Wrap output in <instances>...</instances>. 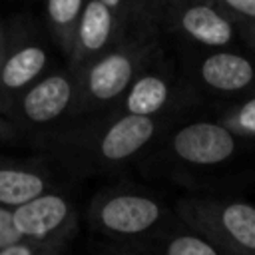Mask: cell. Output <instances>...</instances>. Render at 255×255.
I'll return each instance as SVG.
<instances>
[{
    "label": "cell",
    "instance_id": "ac0fdd59",
    "mask_svg": "<svg viewBox=\"0 0 255 255\" xmlns=\"http://www.w3.org/2000/svg\"><path fill=\"white\" fill-rule=\"evenodd\" d=\"M20 239H22V235L14 225L12 213L0 207V249L16 245V243H20Z\"/></svg>",
    "mask_w": 255,
    "mask_h": 255
},
{
    "label": "cell",
    "instance_id": "2e32d148",
    "mask_svg": "<svg viewBox=\"0 0 255 255\" xmlns=\"http://www.w3.org/2000/svg\"><path fill=\"white\" fill-rule=\"evenodd\" d=\"M233 133H247V135H255V98L247 100L243 106H239L225 124Z\"/></svg>",
    "mask_w": 255,
    "mask_h": 255
},
{
    "label": "cell",
    "instance_id": "30bf717a",
    "mask_svg": "<svg viewBox=\"0 0 255 255\" xmlns=\"http://www.w3.org/2000/svg\"><path fill=\"white\" fill-rule=\"evenodd\" d=\"M74 96L72 84L66 76H48L42 82H38L22 100L24 114L36 122V124H46L56 118H60L66 108L70 106Z\"/></svg>",
    "mask_w": 255,
    "mask_h": 255
},
{
    "label": "cell",
    "instance_id": "8992f818",
    "mask_svg": "<svg viewBox=\"0 0 255 255\" xmlns=\"http://www.w3.org/2000/svg\"><path fill=\"white\" fill-rule=\"evenodd\" d=\"M155 129L157 122L153 118L124 114L104 129L98 141L100 157L108 163H124L151 141Z\"/></svg>",
    "mask_w": 255,
    "mask_h": 255
},
{
    "label": "cell",
    "instance_id": "7402d4cb",
    "mask_svg": "<svg viewBox=\"0 0 255 255\" xmlns=\"http://www.w3.org/2000/svg\"><path fill=\"white\" fill-rule=\"evenodd\" d=\"M141 2H143V0H141Z\"/></svg>",
    "mask_w": 255,
    "mask_h": 255
},
{
    "label": "cell",
    "instance_id": "3957f363",
    "mask_svg": "<svg viewBox=\"0 0 255 255\" xmlns=\"http://www.w3.org/2000/svg\"><path fill=\"white\" fill-rule=\"evenodd\" d=\"M163 18L183 38L205 48H225L235 40V26L211 0H159Z\"/></svg>",
    "mask_w": 255,
    "mask_h": 255
},
{
    "label": "cell",
    "instance_id": "8fae6325",
    "mask_svg": "<svg viewBox=\"0 0 255 255\" xmlns=\"http://www.w3.org/2000/svg\"><path fill=\"white\" fill-rule=\"evenodd\" d=\"M171 98V88L165 76L155 72H141L124 96V110L129 116L153 118Z\"/></svg>",
    "mask_w": 255,
    "mask_h": 255
},
{
    "label": "cell",
    "instance_id": "9a60e30c",
    "mask_svg": "<svg viewBox=\"0 0 255 255\" xmlns=\"http://www.w3.org/2000/svg\"><path fill=\"white\" fill-rule=\"evenodd\" d=\"M165 255H221L217 245L195 233L173 235L165 245Z\"/></svg>",
    "mask_w": 255,
    "mask_h": 255
},
{
    "label": "cell",
    "instance_id": "d6986e66",
    "mask_svg": "<svg viewBox=\"0 0 255 255\" xmlns=\"http://www.w3.org/2000/svg\"><path fill=\"white\" fill-rule=\"evenodd\" d=\"M98 2H102V4H106L110 10H114L116 16L120 18V22L126 18V14L131 10V6L137 4L135 0H98Z\"/></svg>",
    "mask_w": 255,
    "mask_h": 255
},
{
    "label": "cell",
    "instance_id": "277c9868",
    "mask_svg": "<svg viewBox=\"0 0 255 255\" xmlns=\"http://www.w3.org/2000/svg\"><path fill=\"white\" fill-rule=\"evenodd\" d=\"M173 155L191 165H219L237 149V137L225 124L193 122L177 129L169 141Z\"/></svg>",
    "mask_w": 255,
    "mask_h": 255
},
{
    "label": "cell",
    "instance_id": "ffe728a7",
    "mask_svg": "<svg viewBox=\"0 0 255 255\" xmlns=\"http://www.w3.org/2000/svg\"><path fill=\"white\" fill-rule=\"evenodd\" d=\"M0 255H34L30 247L22 245V243H16V245H10L6 249H0Z\"/></svg>",
    "mask_w": 255,
    "mask_h": 255
},
{
    "label": "cell",
    "instance_id": "9c48e42d",
    "mask_svg": "<svg viewBox=\"0 0 255 255\" xmlns=\"http://www.w3.org/2000/svg\"><path fill=\"white\" fill-rule=\"evenodd\" d=\"M118 20L120 18L116 16V12L110 10L106 4L98 0H88L74 34L78 52L86 58H92V56L100 58L102 54H106L110 44L116 38Z\"/></svg>",
    "mask_w": 255,
    "mask_h": 255
},
{
    "label": "cell",
    "instance_id": "52a82bcc",
    "mask_svg": "<svg viewBox=\"0 0 255 255\" xmlns=\"http://www.w3.org/2000/svg\"><path fill=\"white\" fill-rule=\"evenodd\" d=\"M201 82L219 94H237L255 82V66L249 58L219 50L199 62Z\"/></svg>",
    "mask_w": 255,
    "mask_h": 255
},
{
    "label": "cell",
    "instance_id": "4fadbf2b",
    "mask_svg": "<svg viewBox=\"0 0 255 255\" xmlns=\"http://www.w3.org/2000/svg\"><path fill=\"white\" fill-rule=\"evenodd\" d=\"M44 179L22 169H0V203L24 205L44 193Z\"/></svg>",
    "mask_w": 255,
    "mask_h": 255
},
{
    "label": "cell",
    "instance_id": "5b68a950",
    "mask_svg": "<svg viewBox=\"0 0 255 255\" xmlns=\"http://www.w3.org/2000/svg\"><path fill=\"white\" fill-rule=\"evenodd\" d=\"M163 217V207L149 195L112 193L104 197L96 209V219L106 233L133 237L149 231Z\"/></svg>",
    "mask_w": 255,
    "mask_h": 255
},
{
    "label": "cell",
    "instance_id": "7a4b0ae2",
    "mask_svg": "<svg viewBox=\"0 0 255 255\" xmlns=\"http://www.w3.org/2000/svg\"><path fill=\"white\" fill-rule=\"evenodd\" d=\"M147 52V44L126 42L96 58L86 72L88 100L94 104H108L122 98L139 76Z\"/></svg>",
    "mask_w": 255,
    "mask_h": 255
},
{
    "label": "cell",
    "instance_id": "6da1fadb",
    "mask_svg": "<svg viewBox=\"0 0 255 255\" xmlns=\"http://www.w3.org/2000/svg\"><path fill=\"white\" fill-rule=\"evenodd\" d=\"M181 213L211 243L233 255H255V205L243 201H185Z\"/></svg>",
    "mask_w": 255,
    "mask_h": 255
},
{
    "label": "cell",
    "instance_id": "e0dca14e",
    "mask_svg": "<svg viewBox=\"0 0 255 255\" xmlns=\"http://www.w3.org/2000/svg\"><path fill=\"white\" fill-rule=\"evenodd\" d=\"M231 20L251 24L255 22V0H211Z\"/></svg>",
    "mask_w": 255,
    "mask_h": 255
},
{
    "label": "cell",
    "instance_id": "ba28073f",
    "mask_svg": "<svg viewBox=\"0 0 255 255\" xmlns=\"http://www.w3.org/2000/svg\"><path fill=\"white\" fill-rule=\"evenodd\" d=\"M70 215V205L64 197L54 193H42L40 197L16 207L12 211L14 225L22 237H48L64 225Z\"/></svg>",
    "mask_w": 255,
    "mask_h": 255
},
{
    "label": "cell",
    "instance_id": "44dd1931",
    "mask_svg": "<svg viewBox=\"0 0 255 255\" xmlns=\"http://www.w3.org/2000/svg\"><path fill=\"white\" fill-rule=\"evenodd\" d=\"M245 26V34H247V38L255 44V22H251V24H243Z\"/></svg>",
    "mask_w": 255,
    "mask_h": 255
},
{
    "label": "cell",
    "instance_id": "7c38bea8",
    "mask_svg": "<svg viewBox=\"0 0 255 255\" xmlns=\"http://www.w3.org/2000/svg\"><path fill=\"white\" fill-rule=\"evenodd\" d=\"M46 66V52L38 46H26L12 54L2 68V84L18 90L30 84Z\"/></svg>",
    "mask_w": 255,
    "mask_h": 255
},
{
    "label": "cell",
    "instance_id": "5bb4252c",
    "mask_svg": "<svg viewBox=\"0 0 255 255\" xmlns=\"http://www.w3.org/2000/svg\"><path fill=\"white\" fill-rule=\"evenodd\" d=\"M84 6V0H48V18L66 36H74Z\"/></svg>",
    "mask_w": 255,
    "mask_h": 255
}]
</instances>
